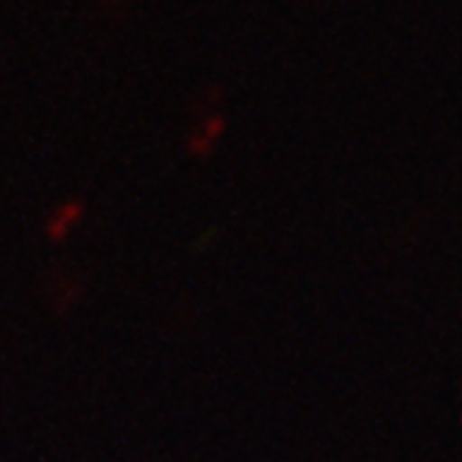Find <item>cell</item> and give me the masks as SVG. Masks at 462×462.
<instances>
[{
    "label": "cell",
    "mask_w": 462,
    "mask_h": 462,
    "mask_svg": "<svg viewBox=\"0 0 462 462\" xmlns=\"http://www.w3.org/2000/svg\"><path fill=\"white\" fill-rule=\"evenodd\" d=\"M84 217V204L81 201H68V204H61L51 220H48V237L51 243H61L64 237L70 235V228Z\"/></svg>",
    "instance_id": "6da1fadb"
},
{
    "label": "cell",
    "mask_w": 462,
    "mask_h": 462,
    "mask_svg": "<svg viewBox=\"0 0 462 462\" xmlns=\"http://www.w3.org/2000/svg\"><path fill=\"white\" fill-rule=\"evenodd\" d=\"M223 128H226L223 117H209V120L204 123V128L198 131V134L189 140V151H192L195 156H209V153L215 151L220 134H223Z\"/></svg>",
    "instance_id": "7a4b0ae2"
}]
</instances>
